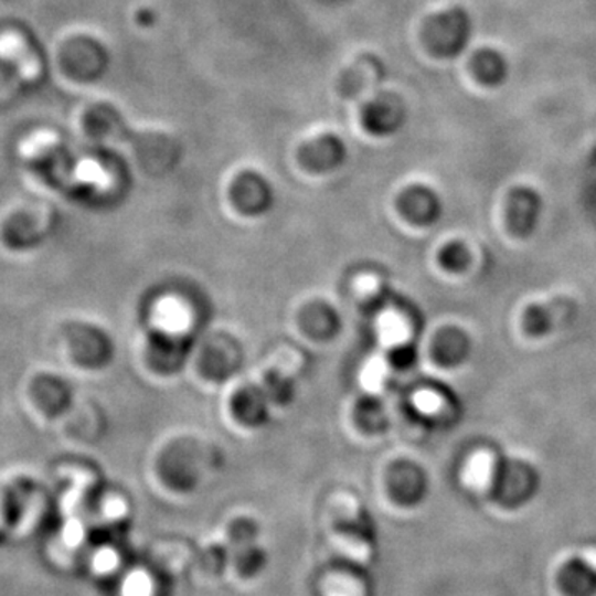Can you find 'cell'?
I'll return each instance as SVG.
<instances>
[{
  "instance_id": "1",
  "label": "cell",
  "mask_w": 596,
  "mask_h": 596,
  "mask_svg": "<svg viewBox=\"0 0 596 596\" xmlns=\"http://www.w3.org/2000/svg\"><path fill=\"white\" fill-rule=\"evenodd\" d=\"M535 483L533 473L525 472L520 476L517 473V467L499 464L490 490H492L493 499L499 500L502 505L517 507L522 505L529 497H532L535 492Z\"/></svg>"
},
{
  "instance_id": "2",
  "label": "cell",
  "mask_w": 596,
  "mask_h": 596,
  "mask_svg": "<svg viewBox=\"0 0 596 596\" xmlns=\"http://www.w3.org/2000/svg\"><path fill=\"white\" fill-rule=\"evenodd\" d=\"M558 583L566 596H596V568L575 556L560 570Z\"/></svg>"
},
{
  "instance_id": "3",
  "label": "cell",
  "mask_w": 596,
  "mask_h": 596,
  "mask_svg": "<svg viewBox=\"0 0 596 596\" xmlns=\"http://www.w3.org/2000/svg\"><path fill=\"white\" fill-rule=\"evenodd\" d=\"M380 334L384 343L393 347L394 350L400 348L411 347L407 343L409 340V330H407L406 321L396 313H387L381 318Z\"/></svg>"
},
{
  "instance_id": "4",
  "label": "cell",
  "mask_w": 596,
  "mask_h": 596,
  "mask_svg": "<svg viewBox=\"0 0 596 596\" xmlns=\"http://www.w3.org/2000/svg\"><path fill=\"white\" fill-rule=\"evenodd\" d=\"M414 404H416L417 409L424 414H437L443 406V400H440L439 394L436 391H419V393L414 396Z\"/></svg>"
}]
</instances>
